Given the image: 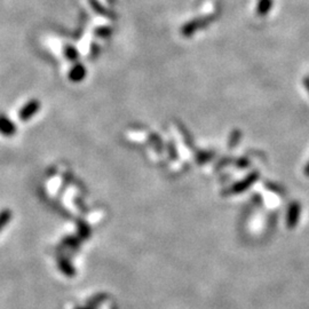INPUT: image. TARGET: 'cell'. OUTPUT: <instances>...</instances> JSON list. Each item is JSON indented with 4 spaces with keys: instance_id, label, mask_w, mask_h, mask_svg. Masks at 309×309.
<instances>
[{
    "instance_id": "cell-10",
    "label": "cell",
    "mask_w": 309,
    "mask_h": 309,
    "mask_svg": "<svg viewBox=\"0 0 309 309\" xmlns=\"http://www.w3.org/2000/svg\"><path fill=\"white\" fill-rule=\"evenodd\" d=\"M85 309H89V308H85Z\"/></svg>"
},
{
    "instance_id": "cell-7",
    "label": "cell",
    "mask_w": 309,
    "mask_h": 309,
    "mask_svg": "<svg viewBox=\"0 0 309 309\" xmlns=\"http://www.w3.org/2000/svg\"><path fill=\"white\" fill-rule=\"evenodd\" d=\"M65 53H66V56L70 60V61H76V60L78 59V52L76 48H75L74 46H71V45H67L65 48Z\"/></svg>"
},
{
    "instance_id": "cell-1",
    "label": "cell",
    "mask_w": 309,
    "mask_h": 309,
    "mask_svg": "<svg viewBox=\"0 0 309 309\" xmlns=\"http://www.w3.org/2000/svg\"><path fill=\"white\" fill-rule=\"evenodd\" d=\"M40 108V102L38 100H31L29 103H26L20 111V118L26 122L31 118L32 116H35L38 112Z\"/></svg>"
},
{
    "instance_id": "cell-4",
    "label": "cell",
    "mask_w": 309,
    "mask_h": 309,
    "mask_svg": "<svg viewBox=\"0 0 309 309\" xmlns=\"http://www.w3.org/2000/svg\"><path fill=\"white\" fill-rule=\"evenodd\" d=\"M299 217H300V205L298 204V203H293V204L290 206L288 213V226L290 228L295 227L298 224Z\"/></svg>"
},
{
    "instance_id": "cell-9",
    "label": "cell",
    "mask_w": 309,
    "mask_h": 309,
    "mask_svg": "<svg viewBox=\"0 0 309 309\" xmlns=\"http://www.w3.org/2000/svg\"><path fill=\"white\" fill-rule=\"evenodd\" d=\"M305 173H306V175H307V176H309V163L307 164L306 168H305Z\"/></svg>"
},
{
    "instance_id": "cell-3",
    "label": "cell",
    "mask_w": 309,
    "mask_h": 309,
    "mask_svg": "<svg viewBox=\"0 0 309 309\" xmlns=\"http://www.w3.org/2000/svg\"><path fill=\"white\" fill-rule=\"evenodd\" d=\"M85 76H86V69L84 66L80 65V63H77V65L71 68V70L69 71V79L74 82L82 80Z\"/></svg>"
},
{
    "instance_id": "cell-6",
    "label": "cell",
    "mask_w": 309,
    "mask_h": 309,
    "mask_svg": "<svg viewBox=\"0 0 309 309\" xmlns=\"http://www.w3.org/2000/svg\"><path fill=\"white\" fill-rule=\"evenodd\" d=\"M12 219V211L10 210H3L0 213V232L6 227L7 224Z\"/></svg>"
},
{
    "instance_id": "cell-5",
    "label": "cell",
    "mask_w": 309,
    "mask_h": 309,
    "mask_svg": "<svg viewBox=\"0 0 309 309\" xmlns=\"http://www.w3.org/2000/svg\"><path fill=\"white\" fill-rule=\"evenodd\" d=\"M0 132L3 135H13L16 132V127L6 116H0Z\"/></svg>"
},
{
    "instance_id": "cell-2",
    "label": "cell",
    "mask_w": 309,
    "mask_h": 309,
    "mask_svg": "<svg viewBox=\"0 0 309 309\" xmlns=\"http://www.w3.org/2000/svg\"><path fill=\"white\" fill-rule=\"evenodd\" d=\"M258 179V173H253V174H251L250 176H248V178H246L245 180H243V181H240L239 183H237V184H235V186H233L232 188V194H239V193H242V191H244L245 189H247L248 187L251 186L252 183L254 182L255 180Z\"/></svg>"
},
{
    "instance_id": "cell-8",
    "label": "cell",
    "mask_w": 309,
    "mask_h": 309,
    "mask_svg": "<svg viewBox=\"0 0 309 309\" xmlns=\"http://www.w3.org/2000/svg\"><path fill=\"white\" fill-rule=\"evenodd\" d=\"M61 268L63 269V271H66L67 274H69V276H73V274L75 273V271L73 270V268H71V267H70L69 263H67V262H63V263H62Z\"/></svg>"
}]
</instances>
